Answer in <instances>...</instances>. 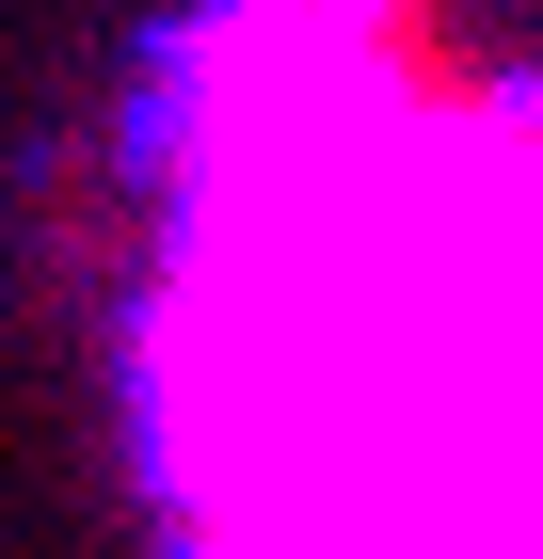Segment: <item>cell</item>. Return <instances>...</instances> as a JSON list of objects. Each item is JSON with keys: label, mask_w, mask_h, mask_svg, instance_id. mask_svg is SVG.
I'll list each match as a JSON object with an SVG mask.
<instances>
[{"label": "cell", "mask_w": 543, "mask_h": 559, "mask_svg": "<svg viewBox=\"0 0 543 559\" xmlns=\"http://www.w3.org/2000/svg\"><path fill=\"white\" fill-rule=\"evenodd\" d=\"M113 176V416L161 559H543L528 48L463 0H192Z\"/></svg>", "instance_id": "6da1fadb"}]
</instances>
